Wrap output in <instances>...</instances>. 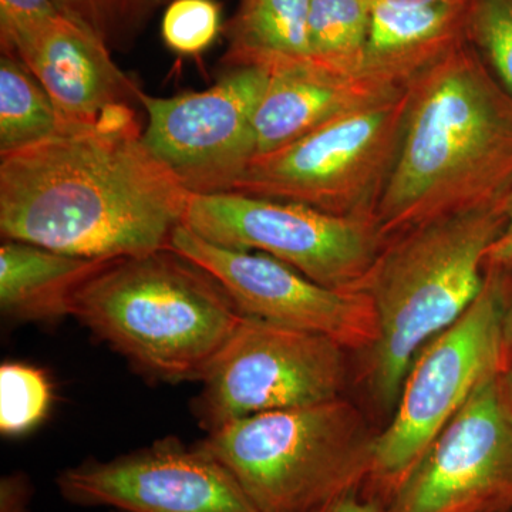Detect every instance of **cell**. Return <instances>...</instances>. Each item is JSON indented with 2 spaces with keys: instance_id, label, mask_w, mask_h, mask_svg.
<instances>
[{
  "instance_id": "10",
  "label": "cell",
  "mask_w": 512,
  "mask_h": 512,
  "mask_svg": "<svg viewBox=\"0 0 512 512\" xmlns=\"http://www.w3.org/2000/svg\"><path fill=\"white\" fill-rule=\"evenodd\" d=\"M268 79L264 67H234L202 92H141L144 146L191 194L231 191L258 154L255 113Z\"/></svg>"
},
{
  "instance_id": "24",
  "label": "cell",
  "mask_w": 512,
  "mask_h": 512,
  "mask_svg": "<svg viewBox=\"0 0 512 512\" xmlns=\"http://www.w3.org/2000/svg\"><path fill=\"white\" fill-rule=\"evenodd\" d=\"M220 29V5L214 0H173L161 23L165 45L180 55L204 52Z\"/></svg>"
},
{
  "instance_id": "19",
  "label": "cell",
  "mask_w": 512,
  "mask_h": 512,
  "mask_svg": "<svg viewBox=\"0 0 512 512\" xmlns=\"http://www.w3.org/2000/svg\"><path fill=\"white\" fill-rule=\"evenodd\" d=\"M63 131L49 94L15 57L0 59V156Z\"/></svg>"
},
{
  "instance_id": "4",
  "label": "cell",
  "mask_w": 512,
  "mask_h": 512,
  "mask_svg": "<svg viewBox=\"0 0 512 512\" xmlns=\"http://www.w3.org/2000/svg\"><path fill=\"white\" fill-rule=\"evenodd\" d=\"M508 197L409 229L387 239L377 256L360 291L372 299L379 328L367 350V380L386 412L414 357L480 295Z\"/></svg>"
},
{
  "instance_id": "5",
  "label": "cell",
  "mask_w": 512,
  "mask_h": 512,
  "mask_svg": "<svg viewBox=\"0 0 512 512\" xmlns=\"http://www.w3.org/2000/svg\"><path fill=\"white\" fill-rule=\"evenodd\" d=\"M375 439L339 397L232 421L195 446L231 471L259 511L308 512L365 487Z\"/></svg>"
},
{
  "instance_id": "2",
  "label": "cell",
  "mask_w": 512,
  "mask_h": 512,
  "mask_svg": "<svg viewBox=\"0 0 512 512\" xmlns=\"http://www.w3.org/2000/svg\"><path fill=\"white\" fill-rule=\"evenodd\" d=\"M511 191L512 93L464 40L410 83L402 144L377 224L387 241Z\"/></svg>"
},
{
  "instance_id": "1",
  "label": "cell",
  "mask_w": 512,
  "mask_h": 512,
  "mask_svg": "<svg viewBox=\"0 0 512 512\" xmlns=\"http://www.w3.org/2000/svg\"><path fill=\"white\" fill-rule=\"evenodd\" d=\"M191 192L143 143L133 107L0 156V232L80 258L170 247Z\"/></svg>"
},
{
  "instance_id": "20",
  "label": "cell",
  "mask_w": 512,
  "mask_h": 512,
  "mask_svg": "<svg viewBox=\"0 0 512 512\" xmlns=\"http://www.w3.org/2000/svg\"><path fill=\"white\" fill-rule=\"evenodd\" d=\"M375 0H309L312 59L339 74H359Z\"/></svg>"
},
{
  "instance_id": "27",
  "label": "cell",
  "mask_w": 512,
  "mask_h": 512,
  "mask_svg": "<svg viewBox=\"0 0 512 512\" xmlns=\"http://www.w3.org/2000/svg\"><path fill=\"white\" fill-rule=\"evenodd\" d=\"M35 485L25 471L16 470L0 478V512H30Z\"/></svg>"
},
{
  "instance_id": "11",
  "label": "cell",
  "mask_w": 512,
  "mask_h": 512,
  "mask_svg": "<svg viewBox=\"0 0 512 512\" xmlns=\"http://www.w3.org/2000/svg\"><path fill=\"white\" fill-rule=\"evenodd\" d=\"M214 276L244 316L318 333L346 350H369L379 328L365 291L333 289L262 252L237 251L205 241L184 225L170 247Z\"/></svg>"
},
{
  "instance_id": "3",
  "label": "cell",
  "mask_w": 512,
  "mask_h": 512,
  "mask_svg": "<svg viewBox=\"0 0 512 512\" xmlns=\"http://www.w3.org/2000/svg\"><path fill=\"white\" fill-rule=\"evenodd\" d=\"M72 316L141 375L198 380L242 313L224 286L171 248L110 259L72 301Z\"/></svg>"
},
{
  "instance_id": "17",
  "label": "cell",
  "mask_w": 512,
  "mask_h": 512,
  "mask_svg": "<svg viewBox=\"0 0 512 512\" xmlns=\"http://www.w3.org/2000/svg\"><path fill=\"white\" fill-rule=\"evenodd\" d=\"M110 259L80 258L5 239L0 247V311L20 323L72 316L74 293Z\"/></svg>"
},
{
  "instance_id": "26",
  "label": "cell",
  "mask_w": 512,
  "mask_h": 512,
  "mask_svg": "<svg viewBox=\"0 0 512 512\" xmlns=\"http://www.w3.org/2000/svg\"><path fill=\"white\" fill-rule=\"evenodd\" d=\"M498 397L512 417V284L505 302L501 326L500 362L494 377Z\"/></svg>"
},
{
  "instance_id": "23",
  "label": "cell",
  "mask_w": 512,
  "mask_h": 512,
  "mask_svg": "<svg viewBox=\"0 0 512 512\" xmlns=\"http://www.w3.org/2000/svg\"><path fill=\"white\" fill-rule=\"evenodd\" d=\"M466 39L512 93V0H468Z\"/></svg>"
},
{
  "instance_id": "8",
  "label": "cell",
  "mask_w": 512,
  "mask_h": 512,
  "mask_svg": "<svg viewBox=\"0 0 512 512\" xmlns=\"http://www.w3.org/2000/svg\"><path fill=\"white\" fill-rule=\"evenodd\" d=\"M183 225L218 247L274 256L333 289H360L386 244L376 215L340 217L241 192L191 194Z\"/></svg>"
},
{
  "instance_id": "22",
  "label": "cell",
  "mask_w": 512,
  "mask_h": 512,
  "mask_svg": "<svg viewBox=\"0 0 512 512\" xmlns=\"http://www.w3.org/2000/svg\"><path fill=\"white\" fill-rule=\"evenodd\" d=\"M53 384L39 367L20 362L0 366V433L20 437L46 420L52 410Z\"/></svg>"
},
{
  "instance_id": "31",
  "label": "cell",
  "mask_w": 512,
  "mask_h": 512,
  "mask_svg": "<svg viewBox=\"0 0 512 512\" xmlns=\"http://www.w3.org/2000/svg\"><path fill=\"white\" fill-rule=\"evenodd\" d=\"M494 512H512V511H494Z\"/></svg>"
},
{
  "instance_id": "16",
  "label": "cell",
  "mask_w": 512,
  "mask_h": 512,
  "mask_svg": "<svg viewBox=\"0 0 512 512\" xmlns=\"http://www.w3.org/2000/svg\"><path fill=\"white\" fill-rule=\"evenodd\" d=\"M468 2L427 6L376 3L360 73L409 86L466 39Z\"/></svg>"
},
{
  "instance_id": "28",
  "label": "cell",
  "mask_w": 512,
  "mask_h": 512,
  "mask_svg": "<svg viewBox=\"0 0 512 512\" xmlns=\"http://www.w3.org/2000/svg\"><path fill=\"white\" fill-rule=\"evenodd\" d=\"M308 512H387L386 505L376 498L363 493V490L340 495L335 500L319 505Z\"/></svg>"
},
{
  "instance_id": "12",
  "label": "cell",
  "mask_w": 512,
  "mask_h": 512,
  "mask_svg": "<svg viewBox=\"0 0 512 512\" xmlns=\"http://www.w3.org/2000/svg\"><path fill=\"white\" fill-rule=\"evenodd\" d=\"M77 507L116 512H261L217 458L175 437L110 460L87 458L55 480Z\"/></svg>"
},
{
  "instance_id": "14",
  "label": "cell",
  "mask_w": 512,
  "mask_h": 512,
  "mask_svg": "<svg viewBox=\"0 0 512 512\" xmlns=\"http://www.w3.org/2000/svg\"><path fill=\"white\" fill-rule=\"evenodd\" d=\"M18 60L42 84L66 128L99 126L143 90L117 66L111 50L79 23L59 16Z\"/></svg>"
},
{
  "instance_id": "21",
  "label": "cell",
  "mask_w": 512,
  "mask_h": 512,
  "mask_svg": "<svg viewBox=\"0 0 512 512\" xmlns=\"http://www.w3.org/2000/svg\"><path fill=\"white\" fill-rule=\"evenodd\" d=\"M66 18L93 33L110 50L126 49L154 13L173 0H53Z\"/></svg>"
},
{
  "instance_id": "29",
  "label": "cell",
  "mask_w": 512,
  "mask_h": 512,
  "mask_svg": "<svg viewBox=\"0 0 512 512\" xmlns=\"http://www.w3.org/2000/svg\"><path fill=\"white\" fill-rule=\"evenodd\" d=\"M487 266L512 272V191L505 208L504 227L491 245Z\"/></svg>"
},
{
  "instance_id": "13",
  "label": "cell",
  "mask_w": 512,
  "mask_h": 512,
  "mask_svg": "<svg viewBox=\"0 0 512 512\" xmlns=\"http://www.w3.org/2000/svg\"><path fill=\"white\" fill-rule=\"evenodd\" d=\"M386 510L512 511V417L494 377L448 421Z\"/></svg>"
},
{
  "instance_id": "7",
  "label": "cell",
  "mask_w": 512,
  "mask_h": 512,
  "mask_svg": "<svg viewBox=\"0 0 512 512\" xmlns=\"http://www.w3.org/2000/svg\"><path fill=\"white\" fill-rule=\"evenodd\" d=\"M410 84L259 154L231 191L296 202L340 217L376 215L402 144Z\"/></svg>"
},
{
  "instance_id": "18",
  "label": "cell",
  "mask_w": 512,
  "mask_h": 512,
  "mask_svg": "<svg viewBox=\"0 0 512 512\" xmlns=\"http://www.w3.org/2000/svg\"><path fill=\"white\" fill-rule=\"evenodd\" d=\"M309 0H239L225 26L228 50L224 63L268 69L289 60L312 59Z\"/></svg>"
},
{
  "instance_id": "30",
  "label": "cell",
  "mask_w": 512,
  "mask_h": 512,
  "mask_svg": "<svg viewBox=\"0 0 512 512\" xmlns=\"http://www.w3.org/2000/svg\"><path fill=\"white\" fill-rule=\"evenodd\" d=\"M376 3H386V5L397 6H427L440 5V3H461L468 0H375Z\"/></svg>"
},
{
  "instance_id": "6",
  "label": "cell",
  "mask_w": 512,
  "mask_h": 512,
  "mask_svg": "<svg viewBox=\"0 0 512 512\" xmlns=\"http://www.w3.org/2000/svg\"><path fill=\"white\" fill-rule=\"evenodd\" d=\"M511 274L487 266L476 301L414 357L392 420L376 434L372 473L363 493L387 505L448 421L497 375Z\"/></svg>"
},
{
  "instance_id": "9",
  "label": "cell",
  "mask_w": 512,
  "mask_h": 512,
  "mask_svg": "<svg viewBox=\"0 0 512 512\" xmlns=\"http://www.w3.org/2000/svg\"><path fill=\"white\" fill-rule=\"evenodd\" d=\"M346 349L335 340L242 316L201 377L192 402L207 434L254 414L342 397Z\"/></svg>"
},
{
  "instance_id": "25",
  "label": "cell",
  "mask_w": 512,
  "mask_h": 512,
  "mask_svg": "<svg viewBox=\"0 0 512 512\" xmlns=\"http://www.w3.org/2000/svg\"><path fill=\"white\" fill-rule=\"evenodd\" d=\"M59 15L53 0H0L2 55L18 59Z\"/></svg>"
},
{
  "instance_id": "15",
  "label": "cell",
  "mask_w": 512,
  "mask_h": 512,
  "mask_svg": "<svg viewBox=\"0 0 512 512\" xmlns=\"http://www.w3.org/2000/svg\"><path fill=\"white\" fill-rule=\"evenodd\" d=\"M266 70L268 83L255 113L256 156L407 87L363 73L339 74L313 59L276 63Z\"/></svg>"
}]
</instances>
